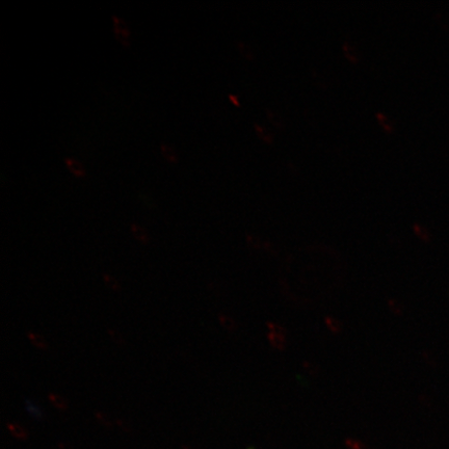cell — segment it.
Here are the masks:
<instances>
[{"mask_svg": "<svg viewBox=\"0 0 449 449\" xmlns=\"http://www.w3.org/2000/svg\"><path fill=\"white\" fill-rule=\"evenodd\" d=\"M183 448H184V449H188V448H187V447H185V446H184V447H183Z\"/></svg>", "mask_w": 449, "mask_h": 449, "instance_id": "cell-22", "label": "cell"}, {"mask_svg": "<svg viewBox=\"0 0 449 449\" xmlns=\"http://www.w3.org/2000/svg\"><path fill=\"white\" fill-rule=\"evenodd\" d=\"M325 322H326L327 327L330 328V330L333 333L338 334V333H340L342 331V324L339 322L337 318L331 317V316H327L325 318Z\"/></svg>", "mask_w": 449, "mask_h": 449, "instance_id": "cell-4", "label": "cell"}, {"mask_svg": "<svg viewBox=\"0 0 449 449\" xmlns=\"http://www.w3.org/2000/svg\"><path fill=\"white\" fill-rule=\"evenodd\" d=\"M345 443L349 449H368L366 444L359 440H355V439H347Z\"/></svg>", "mask_w": 449, "mask_h": 449, "instance_id": "cell-12", "label": "cell"}, {"mask_svg": "<svg viewBox=\"0 0 449 449\" xmlns=\"http://www.w3.org/2000/svg\"><path fill=\"white\" fill-rule=\"evenodd\" d=\"M286 334H281V333H276V332H269L267 334L268 341L271 342V344L277 348V349H284L286 347Z\"/></svg>", "mask_w": 449, "mask_h": 449, "instance_id": "cell-2", "label": "cell"}, {"mask_svg": "<svg viewBox=\"0 0 449 449\" xmlns=\"http://www.w3.org/2000/svg\"><path fill=\"white\" fill-rule=\"evenodd\" d=\"M162 152H163V156L165 157V159H167L168 162L175 163L177 161V155H176L175 150L173 148L169 147V146L163 145L162 146Z\"/></svg>", "mask_w": 449, "mask_h": 449, "instance_id": "cell-10", "label": "cell"}, {"mask_svg": "<svg viewBox=\"0 0 449 449\" xmlns=\"http://www.w3.org/2000/svg\"><path fill=\"white\" fill-rule=\"evenodd\" d=\"M118 424H119L120 427L122 428V430H124L126 432H130V427H129L128 423L125 422L124 420H118Z\"/></svg>", "mask_w": 449, "mask_h": 449, "instance_id": "cell-19", "label": "cell"}, {"mask_svg": "<svg viewBox=\"0 0 449 449\" xmlns=\"http://www.w3.org/2000/svg\"><path fill=\"white\" fill-rule=\"evenodd\" d=\"M257 131L264 139H266V141H271L272 136H271V134H269V132L266 130L265 128L260 127V126H257Z\"/></svg>", "mask_w": 449, "mask_h": 449, "instance_id": "cell-17", "label": "cell"}, {"mask_svg": "<svg viewBox=\"0 0 449 449\" xmlns=\"http://www.w3.org/2000/svg\"><path fill=\"white\" fill-rule=\"evenodd\" d=\"M66 164L69 168V171L71 172L76 177H83L85 175V169L81 162H78L77 159L74 158H67Z\"/></svg>", "mask_w": 449, "mask_h": 449, "instance_id": "cell-3", "label": "cell"}, {"mask_svg": "<svg viewBox=\"0 0 449 449\" xmlns=\"http://www.w3.org/2000/svg\"><path fill=\"white\" fill-rule=\"evenodd\" d=\"M26 408H27L28 413H31L36 418H38V419L42 418V411L40 410V408L37 406H35L34 404H32L29 401H26Z\"/></svg>", "mask_w": 449, "mask_h": 449, "instance_id": "cell-13", "label": "cell"}, {"mask_svg": "<svg viewBox=\"0 0 449 449\" xmlns=\"http://www.w3.org/2000/svg\"><path fill=\"white\" fill-rule=\"evenodd\" d=\"M219 322L228 331H234L236 328V323L234 322V319L226 314L219 315Z\"/></svg>", "mask_w": 449, "mask_h": 449, "instance_id": "cell-9", "label": "cell"}, {"mask_svg": "<svg viewBox=\"0 0 449 449\" xmlns=\"http://www.w3.org/2000/svg\"><path fill=\"white\" fill-rule=\"evenodd\" d=\"M96 417H97L98 420L101 422L103 425L108 426V427H111L113 425L111 418H109L107 415H105L103 413H96Z\"/></svg>", "mask_w": 449, "mask_h": 449, "instance_id": "cell-15", "label": "cell"}, {"mask_svg": "<svg viewBox=\"0 0 449 449\" xmlns=\"http://www.w3.org/2000/svg\"><path fill=\"white\" fill-rule=\"evenodd\" d=\"M7 427H8L9 432H11L12 435H14L16 438L22 439V440H24V439L27 438V432L24 430L22 426H20L19 424L8 423Z\"/></svg>", "mask_w": 449, "mask_h": 449, "instance_id": "cell-5", "label": "cell"}, {"mask_svg": "<svg viewBox=\"0 0 449 449\" xmlns=\"http://www.w3.org/2000/svg\"><path fill=\"white\" fill-rule=\"evenodd\" d=\"M132 232H133V235L137 239V241H139L143 244H146L148 242V239H149L148 234L145 231V229L142 228L141 226L132 225Z\"/></svg>", "mask_w": 449, "mask_h": 449, "instance_id": "cell-7", "label": "cell"}, {"mask_svg": "<svg viewBox=\"0 0 449 449\" xmlns=\"http://www.w3.org/2000/svg\"><path fill=\"white\" fill-rule=\"evenodd\" d=\"M58 446H59V448H61V449H72L71 446H70V445L67 444V443H65V442H59V443H58Z\"/></svg>", "mask_w": 449, "mask_h": 449, "instance_id": "cell-21", "label": "cell"}, {"mask_svg": "<svg viewBox=\"0 0 449 449\" xmlns=\"http://www.w3.org/2000/svg\"><path fill=\"white\" fill-rule=\"evenodd\" d=\"M305 368L307 369V370L310 372V373H315L316 372V366L311 364V363H305Z\"/></svg>", "mask_w": 449, "mask_h": 449, "instance_id": "cell-20", "label": "cell"}, {"mask_svg": "<svg viewBox=\"0 0 449 449\" xmlns=\"http://www.w3.org/2000/svg\"><path fill=\"white\" fill-rule=\"evenodd\" d=\"M49 399H50V402L52 403V405L55 408H59V410H66L67 407H68L66 399L64 397H62L61 395H58V394L51 393V394L49 395Z\"/></svg>", "mask_w": 449, "mask_h": 449, "instance_id": "cell-6", "label": "cell"}, {"mask_svg": "<svg viewBox=\"0 0 449 449\" xmlns=\"http://www.w3.org/2000/svg\"><path fill=\"white\" fill-rule=\"evenodd\" d=\"M104 281L105 283L108 285L109 288H112L113 290H119V283L118 281L116 280V279L114 277H112L111 275H105L104 276Z\"/></svg>", "mask_w": 449, "mask_h": 449, "instance_id": "cell-14", "label": "cell"}, {"mask_svg": "<svg viewBox=\"0 0 449 449\" xmlns=\"http://www.w3.org/2000/svg\"><path fill=\"white\" fill-rule=\"evenodd\" d=\"M28 338L35 346L41 348V349H45L47 347V343L45 341V339L41 335L36 334V333H29Z\"/></svg>", "mask_w": 449, "mask_h": 449, "instance_id": "cell-8", "label": "cell"}, {"mask_svg": "<svg viewBox=\"0 0 449 449\" xmlns=\"http://www.w3.org/2000/svg\"><path fill=\"white\" fill-rule=\"evenodd\" d=\"M343 49H344L345 55H346L349 59H351V61H357L358 57H359V54H358L357 50H356L352 45L344 44Z\"/></svg>", "mask_w": 449, "mask_h": 449, "instance_id": "cell-11", "label": "cell"}, {"mask_svg": "<svg viewBox=\"0 0 449 449\" xmlns=\"http://www.w3.org/2000/svg\"><path fill=\"white\" fill-rule=\"evenodd\" d=\"M378 116V119H380V121L381 123L384 125V127L386 129H388V130H391V120L389 119L388 117H386L385 115H377Z\"/></svg>", "mask_w": 449, "mask_h": 449, "instance_id": "cell-16", "label": "cell"}, {"mask_svg": "<svg viewBox=\"0 0 449 449\" xmlns=\"http://www.w3.org/2000/svg\"><path fill=\"white\" fill-rule=\"evenodd\" d=\"M109 335H111L112 339L113 340L118 343V344H122L124 341H123V338L121 337V335L119 334V332H116V331H109Z\"/></svg>", "mask_w": 449, "mask_h": 449, "instance_id": "cell-18", "label": "cell"}, {"mask_svg": "<svg viewBox=\"0 0 449 449\" xmlns=\"http://www.w3.org/2000/svg\"><path fill=\"white\" fill-rule=\"evenodd\" d=\"M113 20L115 23V34L117 40L124 46H128L130 44V31H129L125 20L119 17H114Z\"/></svg>", "mask_w": 449, "mask_h": 449, "instance_id": "cell-1", "label": "cell"}]
</instances>
